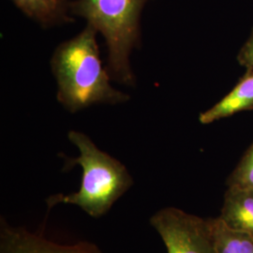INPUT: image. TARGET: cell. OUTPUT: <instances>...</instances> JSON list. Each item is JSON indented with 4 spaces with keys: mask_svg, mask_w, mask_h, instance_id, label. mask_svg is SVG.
I'll return each mask as SVG.
<instances>
[{
    "mask_svg": "<svg viewBox=\"0 0 253 253\" xmlns=\"http://www.w3.org/2000/svg\"><path fill=\"white\" fill-rule=\"evenodd\" d=\"M97 33L86 24L80 33L55 48L50 61L57 84V100L72 113L96 104H119L129 100L126 93L110 84L112 78L100 60Z\"/></svg>",
    "mask_w": 253,
    "mask_h": 253,
    "instance_id": "obj_1",
    "label": "cell"
},
{
    "mask_svg": "<svg viewBox=\"0 0 253 253\" xmlns=\"http://www.w3.org/2000/svg\"><path fill=\"white\" fill-rule=\"evenodd\" d=\"M68 138L78 149L79 157L66 158V164L69 168L81 166V187L77 192L49 196L45 201L47 208L50 210L60 204L73 205L90 217H102L132 187V177L123 163L100 150L86 134L71 130Z\"/></svg>",
    "mask_w": 253,
    "mask_h": 253,
    "instance_id": "obj_2",
    "label": "cell"
},
{
    "mask_svg": "<svg viewBox=\"0 0 253 253\" xmlns=\"http://www.w3.org/2000/svg\"><path fill=\"white\" fill-rule=\"evenodd\" d=\"M147 0H75L71 13L86 21L104 37L107 71L112 80L132 86L135 77L129 56L140 42V20Z\"/></svg>",
    "mask_w": 253,
    "mask_h": 253,
    "instance_id": "obj_3",
    "label": "cell"
},
{
    "mask_svg": "<svg viewBox=\"0 0 253 253\" xmlns=\"http://www.w3.org/2000/svg\"><path fill=\"white\" fill-rule=\"evenodd\" d=\"M150 224L168 253H216L208 219L178 208H165L154 214Z\"/></svg>",
    "mask_w": 253,
    "mask_h": 253,
    "instance_id": "obj_4",
    "label": "cell"
},
{
    "mask_svg": "<svg viewBox=\"0 0 253 253\" xmlns=\"http://www.w3.org/2000/svg\"><path fill=\"white\" fill-rule=\"evenodd\" d=\"M0 253H103L100 248L88 241L61 245L33 234L21 227L9 225L1 219Z\"/></svg>",
    "mask_w": 253,
    "mask_h": 253,
    "instance_id": "obj_5",
    "label": "cell"
},
{
    "mask_svg": "<svg viewBox=\"0 0 253 253\" xmlns=\"http://www.w3.org/2000/svg\"><path fill=\"white\" fill-rule=\"evenodd\" d=\"M253 110V70L247 71L235 87L214 106L200 114L199 121L210 124L236 113Z\"/></svg>",
    "mask_w": 253,
    "mask_h": 253,
    "instance_id": "obj_6",
    "label": "cell"
},
{
    "mask_svg": "<svg viewBox=\"0 0 253 253\" xmlns=\"http://www.w3.org/2000/svg\"><path fill=\"white\" fill-rule=\"evenodd\" d=\"M219 217L227 225L253 236V190L228 186Z\"/></svg>",
    "mask_w": 253,
    "mask_h": 253,
    "instance_id": "obj_7",
    "label": "cell"
},
{
    "mask_svg": "<svg viewBox=\"0 0 253 253\" xmlns=\"http://www.w3.org/2000/svg\"><path fill=\"white\" fill-rule=\"evenodd\" d=\"M27 17L42 27L72 22L71 2L68 0H10Z\"/></svg>",
    "mask_w": 253,
    "mask_h": 253,
    "instance_id": "obj_8",
    "label": "cell"
},
{
    "mask_svg": "<svg viewBox=\"0 0 253 253\" xmlns=\"http://www.w3.org/2000/svg\"><path fill=\"white\" fill-rule=\"evenodd\" d=\"M216 253H253V236L227 225L220 218L208 219Z\"/></svg>",
    "mask_w": 253,
    "mask_h": 253,
    "instance_id": "obj_9",
    "label": "cell"
},
{
    "mask_svg": "<svg viewBox=\"0 0 253 253\" xmlns=\"http://www.w3.org/2000/svg\"><path fill=\"white\" fill-rule=\"evenodd\" d=\"M228 186L253 190V143L246 151L235 171L228 179Z\"/></svg>",
    "mask_w": 253,
    "mask_h": 253,
    "instance_id": "obj_10",
    "label": "cell"
},
{
    "mask_svg": "<svg viewBox=\"0 0 253 253\" xmlns=\"http://www.w3.org/2000/svg\"><path fill=\"white\" fill-rule=\"evenodd\" d=\"M237 60L241 66L245 67L247 71H253V29L245 42L244 45L242 46L241 50L237 54Z\"/></svg>",
    "mask_w": 253,
    "mask_h": 253,
    "instance_id": "obj_11",
    "label": "cell"
}]
</instances>
